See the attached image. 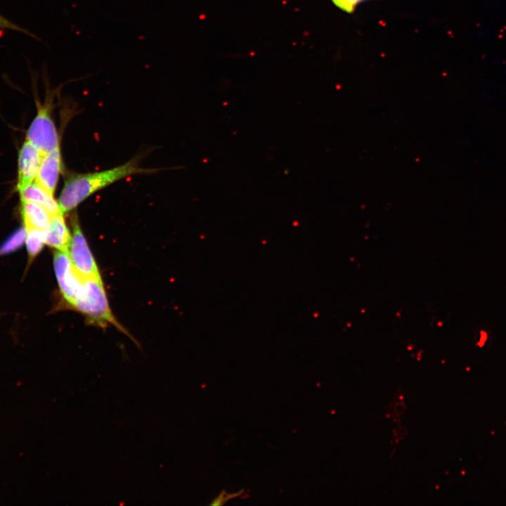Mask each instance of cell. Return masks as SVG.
Instances as JSON below:
<instances>
[{"instance_id": "cell-1", "label": "cell", "mask_w": 506, "mask_h": 506, "mask_svg": "<svg viewBox=\"0 0 506 506\" xmlns=\"http://www.w3.org/2000/svg\"><path fill=\"white\" fill-rule=\"evenodd\" d=\"M153 171L139 167L136 159L134 158L110 169L72 174L65 180L58 200L60 212L64 214L73 210L96 192L123 178Z\"/></svg>"}, {"instance_id": "cell-2", "label": "cell", "mask_w": 506, "mask_h": 506, "mask_svg": "<svg viewBox=\"0 0 506 506\" xmlns=\"http://www.w3.org/2000/svg\"><path fill=\"white\" fill-rule=\"evenodd\" d=\"M73 309L82 313L91 325L106 327L110 324L132 337L113 316L102 279H82V289Z\"/></svg>"}, {"instance_id": "cell-3", "label": "cell", "mask_w": 506, "mask_h": 506, "mask_svg": "<svg viewBox=\"0 0 506 506\" xmlns=\"http://www.w3.org/2000/svg\"><path fill=\"white\" fill-rule=\"evenodd\" d=\"M37 112L27 129L26 140L44 155L60 145V140L51 116L52 100L43 104L37 101Z\"/></svg>"}, {"instance_id": "cell-4", "label": "cell", "mask_w": 506, "mask_h": 506, "mask_svg": "<svg viewBox=\"0 0 506 506\" xmlns=\"http://www.w3.org/2000/svg\"><path fill=\"white\" fill-rule=\"evenodd\" d=\"M72 234L68 254L74 270L82 279H102L76 214L72 218Z\"/></svg>"}, {"instance_id": "cell-5", "label": "cell", "mask_w": 506, "mask_h": 506, "mask_svg": "<svg viewBox=\"0 0 506 506\" xmlns=\"http://www.w3.org/2000/svg\"><path fill=\"white\" fill-rule=\"evenodd\" d=\"M53 266L63 298L73 309L82 289V278L74 270L67 252L58 250L55 253Z\"/></svg>"}, {"instance_id": "cell-6", "label": "cell", "mask_w": 506, "mask_h": 506, "mask_svg": "<svg viewBox=\"0 0 506 506\" xmlns=\"http://www.w3.org/2000/svg\"><path fill=\"white\" fill-rule=\"evenodd\" d=\"M43 154L30 141L25 140L18 157V191L35 181Z\"/></svg>"}, {"instance_id": "cell-7", "label": "cell", "mask_w": 506, "mask_h": 506, "mask_svg": "<svg viewBox=\"0 0 506 506\" xmlns=\"http://www.w3.org/2000/svg\"><path fill=\"white\" fill-rule=\"evenodd\" d=\"M60 145L43 155L35 181L50 194L54 195L61 171Z\"/></svg>"}, {"instance_id": "cell-8", "label": "cell", "mask_w": 506, "mask_h": 506, "mask_svg": "<svg viewBox=\"0 0 506 506\" xmlns=\"http://www.w3.org/2000/svg\"><path fill=\"white\" fill-rule=\"evenodd\" d=\"M44 231L46 244L58 251L68 252L71 235L63 214L52 216Z\"/></svg>"}, {"instance_id": "cell-9", "label": "cell", "mask_w": 506, "mask_h": 506, "mask_svg": "<svg viewBox=\"0 0 506 506\" xmlns=\"http://www.w3.org/2000/svg\"><path fill=\"white\" fill-rule=\"evenodd\" d=\"M21 201L32 202L44 206L52 215L62 214L54 195L50 194L36 181L18 190Z\"/></svg>"}, {"instance_id": "cell-10", "label": "cell", "mask_w": 506, "mask_h": 506, "mask_svg": "<svg viewBox=\"0 0 506 506\" xmlns=\"http://www.w3.org/2000/svg\"><path fill=\"white\" fill-rule=\"evenodd\" d=\"M21 214L25 229L45 231L52 216L44 206L27 201H21Z\"/></svg>"}, {"instance_id": "cell-11", "label": "cell", "mask_w": 506, "mask_h": 506, "mask_svg": "<svg viewBox=\"0 0 506 506\" xmlns=\"http://www.w3.org/2000/svg\"><path fill=\"white\" fill-rule=\"evenodd\" d=\"M25 242L30 259H33L45 244V231L36 228L25 229Z\"/></svg>"}, {"instance_id": "cell-12", "label": "cell", "mask_w": 506, "mask_h": 506, "mask_svg": "<svg viewBox=\"0 0 506 506\" xmlns=\"http://www.w3.org/2000/svg\"><path fill=\"white\" fill-rule=\"evenodd\" d=\"M26 231L25 227L15 231L1 247L0 254L12 252L22 245L25 241Z\"/></svg>"}, {"instance_id": "cell-13", "label": "cell", "mask_w": 506, "mask_h": 506, "mask_svg": "<svg viewBox=\"0 0 506 506\" xmlns=\"http://www.w3.org/2000/svg\"><path fill=\"white\" fill-rule=\"evenodd\" d=\"M0 28L27 33V31L21 27L15 25L4 16L0 14Z\"/></svg>"}, {"instance_id": "cell-14", "label": "cell", "mask_w": 506, "mask_h": 506, "mask_svg": "<svg viewBox=\"0 0 506 506\" xmlns=\"http://www.w3.org/2000/svg\"><path fill=\"white\" fill-rule=\"evenodd\" d=\"M358 1L359 0H336L333 3L344 11L351 13L353 11Z\"/></svg>"}, {"instance_id": "cell-15", "label": "cell", "mask_w": 506, "mask_h": 506, "mask_svg": "<svg viewBox=\"0 0 506 506\" xmlns=\"http://www.w3.org/2000/svg\"><path fill=\"white\" fill-rule=\"evenodd\" d=\"M228 495L224 491L221 492L215 499L210 503L211 505H221L227 500Z\"/></svg>"}, {"instance_id": "cell-16", "label": "cell", "mask_w": 506, "mask_h": 506, "mask_svg": "<svg viewBox=\"0 0 506 506\" xmlns=\"http://www.w3.org/2000/svg\"><path fill=\"white\" fill-rule=\"evenodd\" d=\"M332 2H335L336 0H332Z\"/></svg>"}]
</instances>
